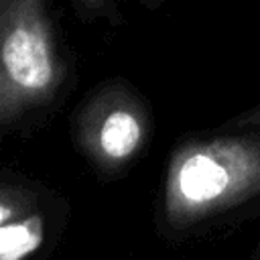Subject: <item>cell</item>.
I'll list each match as a JSON object with an SVG mask.
<instances>
[{
	"mask_svg": "<svg viewBox=\"0 0 260 260\" xmlns=\"http://www.w3.org/2000/svg\"><path fill=\"white\" fill-rule=\"evenodd\" d=\"M260 199V132L187 138L167 160L162 215L189 230Z\"/></svg>",
	"mask_w": 260,
	"mask_h": 260,
	"instance_id": "obj_1",
	"label": "cell"
},
{
	"mask_svg": "<svg viewBox=\"0 0 260 260\" xmlns=\"http://www.w3.org/2000/svg\"><path fill=\"white\" fill-rule=\"evenodd\" d=\"M71 61L47 0H0V140L41 122L65 98Z\"/></svg>",
	"mask_w": 260,
	"mask_h": 260,
	"instance_id": "obj_2",
	"label": "cell"
},
{
	"mask_svg": "<svg viewBox=\"0 0 260 260\" xmlns=\"http://www.w3.org/2000/svg\"><path fill=\"white\" fill-rule=\"evenodd\" d=\"M150 136V106L126 79L102 81L83 95L71 116L73 144L102 177L126 171Z\"/></svg>",
	"mask_w": 260,
	"mask_h": 260,
	"instance_id": "obj_3",
	"label": "cell"
},
{
	"mask_svg": "<svg viewBox=\"0 0 260 260\" xmlns=\"http://www.w3.org/2000/svg\"><path fill=\"white\" fill-rule=\"evenodd\" d=\"M49 219L43 209L0 225V260H24L32 256L47 238Z\"/></svg>",
	"mask_w": 260,
	"mask_h": 260,
	"instance_id": "obj_4",
	"label": "cell"
},
{
	"mask_svg": "<svg viewBox=\"0 0 260 260\" xmlns=\"http://www.w3.org/2000/svg\"><path fill=\"white\" fill-rule=\"evenodd\" d=\"M41 191L24 181L0 179V225L41 209Z\"/></svg>",
	"mask_w": 260,
	"mask_h": 260,
	"instance_id": "obj_5",
	"label": "cell"
},
{
	"mask_svg": "<svg viewBox=\"0 0 260 260\" xmlns=\"http://www.w3.org/2000/svg\"><path fill=\"white\" fill-rule=\"evenodd\" d=\"M221 130H228V132H240V130H256L260 132V104H256L254 108L230 118Z\"/></svg>",
	"mask_w": 260,
	"mask_h": 260,
	"instance_id": "obj_6",
	"label": "cell"
},
{
	"mask_svg": "<svg viewBox=\"0 0 260 260\" xmlns=\"http://www.w3.org/2000/svg\"><path fill=\"white\" fill-rule=\"evenodd\" d=\"M110 2H112V0H75V4L79 6V10H81L85 16H93V14L104 12ZM136 2L142 4V6L148 8V10H156V8L162 4V0H136Z\"/></svg>",
	"mask_w": 260,
	"mask_h": 260,
	"instance_id": "obj_7",
	"label": "cell"
}]
</instances>
